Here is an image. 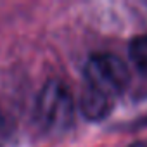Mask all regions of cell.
I'll use <instances>...</instances> for the list:
<instances>
[{
    "label": "cell",
    "instance_id": "8992f818",
    "mask_svg": "<svg viewBox=\"0 0 147 147\" xmlns=\"http://www.w3.org/2000/svg\"><path fill=\"white\" fill-rule=\"evenodd\" d=\"M128 147H147V138H142V140H135V142H131Z\"/></svg>",
    "mask_w": 147,
    "mask_h": 147
},
{
    "label": "cell",
    "instance_id": "7a4b0ae2",
    "mask_svg": "<svg viewBox=\"0 0 147 147\" xmlns=\"http://www.w3.org/2000/svg\"><path fill=\"white\" fill-rule=\"evenodd\" d=\"M83 75L87 85L113 99L121 95L130 85V69L126 62L114 54H92L85 62Z\"/></svg>",
    "mask_w": 147,
    "mask_h": 147
},
{
    "label": "cell",
    "instance_id": "5b68a950",
    "mask_svg": "<svg viewBox=\"0 0 147 147\" xmlns=\"http://www.w3.org/2000/svg\"><path fill=\"white\" fill-rule=\"evenodd\" d=\"M4 131H7V116H5L4 109L0 107V135H2Z\"/></svg>",
    "mask_w": 147,
    "mask_h": 147
},
{
    "label": "cell",
    "instance_id": "6da1fadb",
    "mask_svg": "<svg viewBox=\"0 0 147 147\" xmlns=\"http://www.w3.org/2000/svg\"><path fill=\"white\" fill-rule=\"evenodd\" d=\"M33 116L45 133H66L75 121V100L67 85L61 80H49L36 95Z\"/></svg>",
    "mask_w": 147,
    "mask_h": 147
},
{
    "label": "cell",
    "instance_id": "3957f363",
    "mask_svg": "<svg viewBox=\"0 0 147 147\" xmlns=\"http://www.w3.org/2000/svg\"><path fill=\"white\" fill-rule=\"evenodd\" d=\"M113 102L114 99L109 97L107 94L90 85H85L80 95V111L88 121H102L104 118L109 116L113 109Z\"/></svg>",
    "mask_w": 147,
    "mask_h": 147
},
{
    "label": "cell",
    "instance_id": "277c9868",
    "mask_svg": "<svg viewBox=\"0 0 147 147\" xmlns=\"http://www.w3.org/2000/svg\"><path fill=\"white\" fill-rule=\"evenodd\" d=\"M128 55L135 69L142 76H147V35L133 36L128 43Z\"/></svg>",
    "mask_w": 147,
    "mask_h": 147
}]
</instances>
